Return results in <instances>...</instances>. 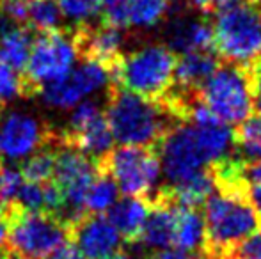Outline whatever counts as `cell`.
Instances as JSON below:
<instances>
[{
  "label": "cell",
  "instance_id": "1",
  "mask_svg": "<svg viewBox=\"0 0 261 259\" xmlns=\"http://www.w3.org/2000/svg\"><path fill=\"white\" fill-rule=\"evenodd\" d=\"M105 116L112 137L123 146L158 149L167 131L179 125L160 101L146 100L110 83Z\"/></svg>",
  "mask_w": 261,
  "mask_h": 259
},
{
  "label": "cell",
  "instance_id": "2",
  "mask_svg": "<svg viewBox=\"0 0 261 259\" xmlns=\"http://www.w3.org/2000/svg\"><path fill=\"white\" fill-rule=\"evenodd\" d=\"M176 53L169 46L148 45L126 53L109 73L110 85L123 87L151 101H160L174 85Z\"/></svg>",
  "mask_w": 261,
  "mask_h": 259
},
{
  "label": "cell",
  "instance_id": "3",
  "mask_svg": "<svg viewBox=\"0 0 261 259\" xmlns=\"http://www.w3.org/2000/svg\"><path fill=\"white\" fill-rule=\"evenodd\" d=\"M213 50L226 63L254 66L261 57V6L237 4L219 11L213 23Z\"/></svg>",
  "mask_w": 261,
  "mask_h": 259
},
{
  "label": "cell",
  "instance_id": "4",
  "mask_svg": "<svg viewBox=\"0 0 261 259\" xmlns=\"http://www.w3.org/2000/svg\"><path fill=\"white\" fill-rule=\"evenodd\" d=\"M199 100L226 125H242L254 110L251 68L220 63L199 91Z\"/></svg>",
  "mask_w": 261,
  "mask_h": 259
},
{
  "label": "cell",
  "instance_id": "5",
  "mask_svg": "<svg viewBox=\"0 0 261 259\" xmlns=\"http://www.w3.org/2000/svg\"><path fill=\"white\" fill-rule=\"evenodd\" d=\"M6 252L14 259H50L69 240L68 227L48 213L7 206Z\"/></svg>",
  "mask_w": 261,
  "mask_h": 259
},
{
  "label": "cell",
  "instance_id": "6",
  "mask_svg": "<svg viewBox=\"0 0 261 259\" xmlns=\"http://www.w3.org/2000/svg\"><path fill=\"white\" fill-rule=\"evenodd\" d=\"M98 169L116 181L121 194L148 199L155 194L162 170L158 149L144 146H123L110 149L98 160Z\"/></svg>",
  "mask_w": 261,
  "mask_h": 259
},
{
  "label": "cell",
  "instance_id": "7",
  "mask_svg": "<svg viewBox=\"0 0 261 259\" xmlns=\"http://www.w3.org/2000/svg\"><path fill=\"white\" fill-rule=\"evenodd\" d=\"M79 52H76L73 31L41 32L34 38L31 55L25 66V80L32 96L39 94L41 87L48 82L66 76L73 69Z\"/></svg>",
  "mask_w": 261,
  "mask_h": 259
},
{
  "label": "cell",
  "instance_id": "8",
  "mask_svg": "<svg viewBox=\"0 0 261 259\" xmlns=\"http://www.w3.org/2000/svg\"><path fill=\"white\" fill-rule=\"evenodd\" d=\"M48 144L61 146V130H54L32 114L0 107V156L29 158Z\"/></svg>",
  "mask_w": 261,
  "mask_h": 259
},
{
  "label": "cell",
  "instance_id": "9",
  "mask_svg": "<svg viewBox=\"0 0 261 259\" xmlns=\"http://www.w3.org/2000/svg\"><path fill=\"white\" fill-rule=\"evenodd\" d=\"M112 131L105 112L98 101H80L73 110L69 123L61 130V144L71 146L91 156L93 160L103 158L112 149Z\"/></svg>",
  "mask_w": 261,
  "mask_h": 259
},
{
  "label": "cell",
  "instance_id": "10",
  "mask_svg": "<svg viewBox=\"0 0 261 259\" xmlns=\"http://www.w3.org/2000/svg\"><path fill=\"white\" fill-rule=\"evenodd\" d=\"M162 169L169 185H178L208 169L190 123L172 126L158 146Z\"/></svg>",
  "mask_w": 261,
  "mask_h": 259
},
{
  "label": "cell",
  "instance_id": "11",
  "mask_svg": "<svg viewBox=\"0 0 261 259\" xmlns=\"http://www.w3.org/2000/svg\"><path fill=\"white\" fill-rule=\"evenodd\" d=\"M109 80V71L103 66L84 61L82 66L71 69L66 76L45 83L39 94L50 107L69 108L76 107L86 96L107 85Z\"/></svg>",
  "mask_w": 261,
  "mask_h": 259
},
{
  "label": "cell",
  "instance_id": "12",
  "mask_svg": "<svg viewBox=\"0 0 261 259\" xmlns=\"http://www.w3.org/2000/svg\"><path fill=\"white\" fill-rule=\"evenodd\" d=\"M68 233L73 245L87 259H109L121 250L119 233L101 215H84Z\"/></svg>",
  "mask_w": 261,
  "mask_h": 259
},
{
  "label": "cell",
  "instance_id": "13",
  "mask_svg": "<svg viewBox=\"0 0 261 259\" xmlns=\"http://www.w3.org/2000/svg\"><path fill=\"white\" fill-rule=\"evenodd\" d=\"M73 38H75L76 52L84 61L103 66L109 73L123 57L121 28L107 25L103 21L98 27H91L87 23L79 25L73 31Z\"/></svg>",
  "mask_w": 261,
  "mask_h": 259
},
{
  "label": "cell",
  "instance_id": "14",
  "mask_svg": "<svg viewBox=\"0 0 261 259\" xmlns=\"http://www.w3.org/2000/svg\"><path fill=\"white\" fill-rule=\"evenodd\" d=\"M149 210L148 220L142 229L141 240L146 247L153 250H162L174 247V235H176V206L171 204L160 190L149 197Z\"/></svg>",
  "mask_w": 261,
  "mask_h": 259
},
{
  "label": "cell",
  "instance_id": "15",
  "mask_svg": "<svg viewBox=\"0 0 261 259\" xmlns=\"http://www.w3.org/2000/svg\"><path fill=\"white\" fill-rule=\"evenodd\" d=\"M219 64L220 61L213 50L181 53L176 57L174 87L183 93H199Z\"/></svg>",
  "mask_w": 261,
  "mask_h": 259
},
{
  "label": "cell",
  "instance_id": "16",
  "mask_svg": "<svg viewBox=\"0 0 261 259\" xmlns=\"http://www.w3.org/2000/svg\"><path fill=\"white\" fill-rule=\"evenodd\" d=\"M167 41L172 52L189 53L213 48V25L204 18L189 20L176 16L167 27Z\"/></svg>",
  "mask_w": 261,
  "mask_h": 259
},
{
  "label": "cell",
  "instance_id": "17",
  "mask_svg": "<svg viewBox=\"0 0 261 259\" xmlns=\"http://www.w3.org/2000/svg\"><path fill=\"white\" fill-rule=\"evenodd\" d=\"M151 204L141 197H126L116 200L109 210V220L126 243H137L148 220Z\"/></svg>",
  "mask_w": 261,
  "mask_h": 259
},
{
  "label": "cell",
  "instance_id": "18",
  "mask_svg": "<svg viewBox=\"0 0 261 259\" xmlns=\"http://www.w3.org/2000/svg\"><path fill=\"white\" fill-rule=\"evenodd\" d=\"M204 242H206V227H204V217L201 215L199 208L176 206L174 247H178L183 252L201 256Z\"/></svg>",
  "mask_w": 261,
  "mask_h": 259
},
{
  "label": "cell",
  "instance_id": "19",
  "mask_svg": "<svg viewBox=\"0 0 261 259\" xmlns=\"http://www.w3.org/2000/svg\"><path fill=\"white\" fill-rule=\"evenodd\" d=\"M34 36L29 27L14 25L0 38V59L16 71L25 69L31 55Z\"/></svg>",
  "mask_w": 261,
  "mask_h": 259
},
{
  "label": "cell",
  "instance_id": "20",
  "mask_svg": "<svg viewBox=\"0 0 261 259\" xmlns=\"http://www.w3.org/2000/svg\"><path fill=\"white\" fill-rule=\"evenodd\" d=\"M174 0H128V20L139 28H149L160 23Z\"/></svg>",
  "mask_w": 261,
  "mask_h": 259
},
{
  "label": "cell",
  "instance_id": "21",
  "mask_svg": "<svg viewBox=\"0 0 261 259\" xmlns=\"http://www.w3.org/2000/svg\"><path fill=\"white\" fill-rule=\"evenodd\" d=\"M117 188L116 181L103 170L98 169L96 178L91 183L89 190L86 194V211L91 215H100L110 210L117 200Z\"/></svg>",
  "mask_w": 261,
  "mask_h": 259
},
{
  "label": "cell",
  "instance_id": "22",
  "mask_svg": "<svg viewBox=\"0 0 261 259\" xmlns=\"http://www.w3.org/2000/svg\"><path fill=\"white\" fill-rule=\"evenodd\" d=\"M59 144H48L31 155L20 167L25 181L32 183H48L54 178L55 156H57Z\"/></svg>",
  "mask_w": 261,
  "mask_h": 259
},
{
  "label": "cell",
  "instance_id": "23",
  "mask_svg": "<svg viewBox=\"0 0 261 259\" xmlns=\"http://www.w3.org/2000/svg\"><path fill=\"white\" fill-rule=\"evenodd\" d=\"M62 20V11L55 0H29L27 21L39 32L57 31Z\"/></svg>",
  "mask_w": 261,
  "mask_h": 259
},
{
  "label": "cell",
  "instance_id": "24",
  "mask_svg": "<svg viewBox=\"0 0 261 259\" xmlns=\"http://www.w3.org/2000/svg\"><path fill=\"white\" fill-rule=\"evenodd\" d=\"M234 146L247 162H261V116L249 118L234 130Z\"/></svg>",
  "mask_w": 261,
  "mask_h": 259
},
{
  "label": "cell",
  "instance_id": "25",
  "mask_svg": "<svg viewBox=\"0 0 261 259\" xmlns=\"http://www.w3.org/2000/svg\"><path fill=\"white\" fill-rule=\"evenodd\" d=\"M20 96H32L31 89L27 85V80H25L23 75H20V71H16L4 61H0V107H4L11 100H16Z\"/></svg>",
  "mask_w": 261,
  "mask_h": 259
},
{
  "label": "cell",
  "instance_id": "26",
  "mask_svg": "<svg viewBox=\"0 0 261 259\" xmlns=\"http://www.w3.org/2000/svg\"><path fill=\"white\" fill-rule=\"evenodd\" d=\"M62 16L69 18L79 25H84L100 13V0H57Z\"/></svg>",
  "mask_w": 261,
  "mask_h": 259
},
{
  "label": "cell",
  "instance_id": "27",
  "mask_svg": "<svg viewBox=\"0 0 261 259\" xmlns=\"http://www.w3.org/2000/svg\"><path fill=\"white\" fill-rule=\"evenodd\" d=\"M100 13L103 23L112 25L116 28H126L130 25L128 20V0H100Z\"/></svg>",
  "mask_w": 261,
  "mask_h": 259
},
{
  "label": "cell",
  "instance_id": "28",
  "mask_svg": "<svg viewBox=\"0 0 261 259\" xmlns=\"http://www.w3.org/2000/svg\"><path fill=\"white\" fill-rule=\"evenodd\" d=\"M23 183L25 178L20 169H14V167H2L0 169V195L7 206L14 203Z\"/></svg>",
  "mask_w": 261,
  "mask_h": 259
},
{
  "label": "cell",
  "instance_id": "29",
  "mask_svg": "<svg viewBox=\"0 0 261 259\" xmlns=\"http://www.w3.org/2000/svg\"><path fill=\"white\" fill-rule=\"evenodd\" d=\"M227 259H261V229L242 240Z\"/></svg>",
  "mask_w": 261,
  "mask_h": 259
},
{
  "label": "cell",
  "instance_id": "30",
  "mask_svg": "<svg viewBox=\"0 0 261 259\" xmlns=\"http://www.w3.org/2000/svg\"><path fill=\"white\" fill-rule=\"evenodd\" d=\"M185 4L203 14H212L227 9L231 6H237V4H256V6H261V0H185Z\"/></svg>",
  "mask_w": 261,
  "mask_h": 259
},
{
  "label": "cell",
  "instance_id": "31",
  "mask_svg": "<svg viewBox=\"0 0 261 259\" xmlns=\"http://www.w3.org/2000/svg\"><path fill=\"white\" fill-rule=\"evenodd\" d=\"M29 0H0V13L6 14L14 23L27 20Z\"/></svg>",
  "mask_w": 261,
  "mask_h": 259
},
{
  "label": "cell",
  "instance_id": "32",
  "mask_svg": "<svg viewBox=\"0 0 261 259\" xmlns=\"http://www.w3.org/2000/svg\"><path fill=\"white\" fill-rule=\"evenodd\" d=\"M252 75V103H254L256 112L261 116V69L251 66Z\"/></svg>",
  "mask_w": 261,
  "mask_h": 259
},
{
  "label": "cell",
  "instance_id": "33",
  "mask_svg": "<svg viewBox=\"0 0 261 259\" xmlns=\"http://www.w3.org/2000/svg\"><path fill=\"white\" fill-rule=\"evenodd\" d=\"M146 259H196L192 254L183 252L179 249H162L151 252Z\"/></svg>",
  "mask_w": 261,
  "mask_h": 259
},
{
  "label": "cell",
  "instance_id": "34",
  "mask_svg": "<svg viewBox=\"0 0 261 259\" xmlns=\"http://www.w3.org/2000/svg\"><path fill=\"white\" fill-rule=\"evenodd\" d=\"M50 259H87V257L84 256L75 245H68V247L64 245V247H61V249H59Z\"/></svg>",
  "mask_w": 261,
  "mask_h": 259
},
{
  "label": "cell",
  "instance_id": "35",
  "mask_svg": "<svg viewBox=\"0 0 261 259\" xmlns=\"http://www.w3.org/2000/svg\"><path fill=\"white\" fill-rule=\"evenodd\" d=\"M249 199L261 215V183H249Z\"/></svg>",
  "mask_w": 261,
  "mask_h": 259
},
{
  "label": "cell",
  "instance_id": "36",
  "mask_svg": "<svg viewBox=\"0 0 261 259\" xmlns=\"http://www.w3.org/2000/svg\"><path fill=\"white\" fill-rule=\"evenodd\" d=\"M7 233H9V220H7V215H0V250H6Z\"/></svg>",
  "mask_w": 261,
  "mask_h": 259
},
{
  "label": "cell",
  "instance_id": "37",
  "mask_svg": "<svg viewBox=\"0 0 261 259\" xmlns=\"http://www.w3.org/2000/svg\"><path fill=\"white\" fill-rule=\"evenodd\" d=\"M0 169H2V163H0ZM7 213V204L2 200V195H0V215H6Z\"/></svg>",
  "mask_w": 261,
  "mask_h": 259
},
{
  "label": "cell",
  "instance_id": "38",
  "mask_svg": "<svg viewBox=\"0 0 261 259\" xmlns=\"http://www.w3.org/2000/svg\"><path fill=\"white\" fill-rule=\"evenodd\" d=\"M0 259H14V257H11L6 250H0Z\"/></svg>",
  "mask_w": 261,
  "mask_h": 259
},
{
  "label": "cell",
  "instance_id": "39",
  "mask_svg": "<svg viewBox=\"0 0 261 259\" xmlns=\"http://www.w3.org/2000/svg\"><path fill=\"white\" fill-rule=\"evenodd\" d=\"M199 259H206V257H199Z\"/></svg>",
  "mask_w": 261,
  "mask_h": 259
},
{
  "label": "cell",
  "instance_id": "40",
  "mask_svg": "<svg viewBox=\"0 0 261 259\" xmlns=\"http://www.w3.org/2000/svg\"><path fill=\"white\" fill-rule=\"evenodd\" d=\"M0 61H2V59H0Z\"/></svg>",
  "mask_w": 261,
  "mask_h": 259
}]
</instances>
